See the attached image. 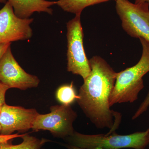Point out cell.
<instances>
[{
	"label": "cell",
	"mask_w": 149,
	"mask_h": 149,
	"mask_svg": "<svg viewBox=\"0 0 149 149\" xmlns=\"http://www.w3.org/2000/svg\"><path fill=\"white\" fill-rule=\"evenodd\" d=\"M11 5L17 16L20 18H29L35 12H45L52 15V6L56 1L47 0H8Z\"/></svg>",
	"instance_id": "10"
},
{
	"label": "cell",
	"mask_w": 149,
	"mask_h": 149,
	"mask_svg": "<svg viewBox=\"0 0 149 149\" xmlns=\"http://www.w3.org/2000/svg\"><path fill=\"white\" fill-rule=\"evenodd\" d=\"M1 126H0V133H1Z\"/></svg>",
	"instance_id": "21"
},
{
	"label": "cell",
	"mask_w": 149,
	"mask_h": 149,
	"mask_svg": "<svg viewBox=\"0 0 149 149\" xmlns=\"http://www.w3.org/2000/svg\"><path fill=\"white\" fill-rule=\"evenodd\" d=\"M50 112L39 113L32 129L34 131L48 130L54 136L65 139L74 133L73 123L77 114L70 105H56L50 108Z\"/></svg>",
	"instance_id": "6"
},
{
	"label": "cell",
	"mask_w": 149,
	"mask_h": 149,
	"mask_svg": "<svg viewBox=\"0 0 149 149\" xmlns=\"http://www.w3.org/2000/svg\"><path fill=\"white\" fill-rule=\"evenodd\" d=\"M37 110L5 104L0 111V134L10 135L17 131L24 132L32 129L39 115Z\"/></svg>",
	"instance_id": "9"
},
{
	"label": "cell",
	"mask_w": 149,
	"mask_h": 149,
	"mask_svg": "<svg viewBox=\"0 0 149 149\" xmlns=\"http://www.w3.org/2000/svg\"><path fill=\"white\" fill-rule=\"evenodd\" d=\"M7 2L6 0H0V3H6Z\"/></svg>",
	"instance_id": "20"
},
{
	"label": "cell",
	"mask_w": 149,
	"mask_h": 149,
	"mask_svg": "<svg viewBox=\"0 0 149 149\" xmlns=\"http://www.w3.org/2000/svg\"><path fill=\"white\" fill-rule=\"evenodd\" d=\"M89 60L91 73L80 87L77 103L86 116L99 129H109L107 135L119 127L122 116L111 109L109 98L117 72L104 59L95 56Z\"/></svg>",
	"instance_id": "1"
},
{
	"label": "cell",
	"mask_w": 149,
	"mask_h": 149,
	"mask_svg": "<svg viewBox=\"0 0 149 149\" xmlns=\"http://www.w3.org/2000/svg\"><path fill=\"white\" fill-rule=\"evenodd\" d=\"M65 139L69 145L82 148L98 147L103 149H145L149 144V128L145 131L126 135H118L116 132L109 135H87L74 131Z\"/></svg>",
	"instance_id": "3"
},
{
	"label": "cell",
	"mask_w": 149,
	"mask_h": 149,
	"mask_svg": "<svg viewBox=\"0 0 149 149\" xmlns=\"http://www.w3.org/2000/svg\"><path fill=\"white\" fill-rule=\"evenodd\" d=\"M0 82L10 88L26 90L37 87L40 80L22 68L13 56L10 46L0 60Z\"/></svg>",
	"instance_id": "8"
},
{
	"label": "cell",
	"mask_w": 149,
	"mask_h": 149,
	"mask_svg": "<svg viewBox=\"0 0 149 149\" xmlns=\"http://www.w3.org/2000/svg\"><path fill=\"white\" fill-rule=\"evenodd\" d=\"M149 107V91L148 95L145 98L143 101L140 105L139 108L137 109L135 114L132 117L133 120H135L139 117L143 113L148 109Z\"/></svg>",
	"instance_id": "14"
},
{
	"label": "cell",
	"mask_w": 149,
	"mask_h": 149,
	"mask_svg": "<svg viewBox=\"0 0 149 149\" xmlns=\"http://www.w3.org/2000/svg\"><path fill=\"white\" fill-rule=\"evenodd\" d=\"M115 1L123 30L130 37L143 38L149 43V3H135L128 0Z\"/></svg>",
	"instance_id": "5"
},
{
	"label": "cell",
	"mask_w": 149,
	"mask_h": 149,
	"mask_svg": "<svg viewBox=\"0 0 149 149\" xmlns=\"http://www.w3.org/2000/svg\"><path fill=\"white\" fill-rule=\"evenodd\" d=\"M11 43H4L0 44V60L7 49L10 46Z\"/></svg>",
	"instance_id": "17"
},
{
	"label": "cell",
	"mask_w": 149,
	"mask_h": 149,
	"mask_svg": "<svg viewBox=\"0 0 149 149\" xmlns=\"http://www.w3.org/2000/svg\"><path fill=\"white\" fill-rule=\"evenodd\" d=\"M109 1L111 0H58L56 1V5L64 11L76 15L81 14L83 10L88 6Z\"/></svg>",
	"instance_id": "11"
},
{
	"label": "cell",
	"mask_w": 149,
	"mask_h": 149,
	"mask_svg": "<svg viewBox=\"0 0 149 149\" xmlns=\"http://www.w3.org/2000/svg\"><path fill=\"white\" fill-rule=\"evenodd\" d=\"M34 19L17 16L11 5L7 2L0 10V44L29 40L32 36L30 24Z\"/></svg>",
	"instance_id": "7"
},
{
	"label": "cell",
	"mask_w": 149,
	"mask_h": 149,
	"mask_svg": "<svg viewBox=\"0 0 149 149\" xmlns=\"http://www.w3.org/2000/svg\"><path fill=\"white\" fill-rule=\"evenodd\" d=\"M144 2H147L149 3V0H135V3H142Z\"/></svg>",
	"instance_id": "19"
},
{
	"label": "cell",
	"mask_w": 149,
	"mask_h": 149,
	"mask_svg": "<svg viewBox=\"0 0 149 149\" xmlns=\"http://www.w3.org/2000/svg\"><path fill=\"white\" fill-rule=\"evenodd\" d=\"M10 89L6 85L0 82V111L5 102V96L7 91Z\"/></svg>",
	"instance_id": "15"
},
{
	"label": "cell",
	"mask_w": 149,
	"mask_h": 149,
	"mask_svg": "<svg viewBox=\"0 0 149 149\" xmlns=\"http://www.w3.org/2000/svg\"><path fill=\"white\" fill-rule=\"evenodd\" d=\"M65 147H66L68 149H103L100 147H95V148H92L85 149L82 148H78V147L74 146H72V145L68 144L65 145Z\"/></svg>",
	"instance_id": "18"
},
{
	"label": "cell",
	"mask_w": 149,
	"mask_h": 149,
	"mask_svg": "<svg viewBox=\"0 0 149 149\" xmlns=\"http://www.w3.org/2000/svg\"><path fill=\"white\" fill-rule=\"evenodd\" d=\"M22 141L20 144L13 145L9 141L0 143V149H40L47 142V139H39L25 133L22 137Z\"/></svg>",
	"instance_id": "12"
},
{
	"label": "cell",
	"mask_w": 149,
	"mask_h": 149,
	"mask_svg": "<svg viewBox=\"0 0 149 149\" xmlns=\"http://www.w3.org/2000/svg\"><path fill=\"white\" fill-rule=\"evenodd\" d=\"M81 14L75 15L66 24L67 70L80 75L85 80L91 73L89 60L83 46L84 33L80 20Z\"/></svg>",
	"instance_id": "4"
},
{
	"label": "cell",
	"mask_w": 149,
	"mask_h": 149,
	"mask_svg": "<svg viewBox=\"0 0 149 149\" xmlns=\"http://www.w3.org/2000/svg\"><path fill=\"white\" fill-rule=\"evenodd\" d=\"M25 134V133L22 134L15 133V134H13L10 135H3L0 134V143L9 141L16 138H22Z\"/></svg>",
	"instance_id": "16"
},
{
	"label": "cell",
	"mask_w": 149,
	"mask_h": 149,
	"mask_svg": "<svg viewBox=\"0 0 149 149\" xmlns=\"http://www.w3.org/2000/svg\"><path fill=\"white\" fill-rule=\"evenodd\" d=\"M142 47L141 58L137 64L117 72L109 98L110 106L116 104L133 103L144 87L143 77L149 72V43L139 38Z\"/></svg>",
	"instance_id": "2"
},
{
	"label": "cell",
	"mask_w": 149,
	"mask_h": 149,
	"mask_svg": "<svg viewBox=\"0 0 149 149\" xmlns=\"http://www.w3.org/2000/svg\"><path fill=\"white\" fill-rule=\"evenodd\" d=\"M56 96L59 102L64 105H70L78 98L73 82L59 87L56 92Z\"/></svg>",
	"instance_id": "13"
}]
</instances>
